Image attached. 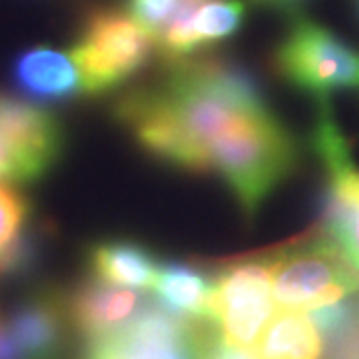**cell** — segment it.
<instances>
[{"instance_id": "obj_1", "label": "cell", "mask_w": 359, "mask_h": 359, "mask_svg": "<svg viewBox=\"0 0 359 359\" xmlns=\"http://www.w3.org/2000/svg\"><path fill=\"white\" fill-rule=\"evenodd\" d=\"M210 170L233 191L252 219L273 191L297 170L301 147L273 110H238L208 145Z\"/></svg>"}, {"instance_id": "obj_2", "label": "cell", "mask_w": 359, "mask_h": 359, "mask_svg": "<svg viewBox=\"0 0 359 359\" xmlns=\"http://www.w3.org/2000/svg\"><path fill=\"white\" fill-rule=\"evenodd\" d=\"M154 52V35L117 7H93L70 47L87 96L121 87L147 66Z\"/></svg>"}, {"instance_id": "obj_3", "label": "cell", "mask_w": 359, "mask_h": 359, "mask_svg": "<svg viewBox=\"0 0 359 359\" xmlns=\"http://www.w3.org/2000/svg\"><path fill=\"white\" fill-rule=\"evenodd\" d=\"M273 66L287 84L318 98L359 89V52L304 14L290 21L273 52Z\"/></svg>"}, {"instance_id": "obj_4", "label": "cell", "mask_w": 359, "mask_h": 359, "mask_svg": "<svg viewBox=\"0 0 359 359\" xmlns=\"http://www.w3.org/2000/svg\"><path fill=\"white\" fill-rule=\"evenodd\" d=\"M276 313L271 259L233 262L212 276L205 318L215 322L217 332L236 346L255 348Z\"/></svg>"}, {"instance_id": "obj_5", "label": "cell", "mask_w": 359, "mask_h": 359, "mask_svg": "<svg viewBox=\"0 0 359 359\" xmlns=\"http://www.w3.org/2000/svg\"><path fill=\"white\" fill-rule=\"evenodd\" d=\"M114 117L154 159L189 173H210L205 149L187 131L161 84L124 93L114 103Z\"/></svg>"}, {"instance_id": "obj_6", "label": "cell", "mask_w": 359, "mask_h": 359, "mask_svg": "<svg viewBox=\"0 0 359 359\" xmlns=\"http://www.w3.org/2000/svg\"><path fill=\"white\" fill-rule=\"evenodd\" d=\"M273 299L278 311L311 313L346 299L359 287V278L325 241L287 250L271 259Z\"/></svg>"}, {"instance_id": "obj_7", "label": "cell", "mask_w": 359, "mask_h": 359, "mask_svg": "<svg viewBox=\"0 0 359 359\" xmlns=\"http://www.w3.org/2000/svg\"><path fill=\"white\" fill-rule=\"evenodd\" d=\"M189 318L163 304H145L117 332L87 341L80 359H196Z\"/></svg>"}, {"instance_id": "obj_8", "label": "cell", "mask_w": 359, "mask_h": 359, "mask_svg": "<svg viewBox=\"0 0 359 359\" xmlns=\"http://www.w3.org/2000/svg\"><path fill=\"white\" fill-rule=\"evenodd\" d=\"M0 140L24 170L26 184L38 182L61 159L66 133L45 105L0 93Z\"/></svg>"}, {"instance_id": "obj_9", "label": "cell", "mask_w": 359, "mask_h": 359, "mask_svg": "<svg viewBox=\"0 0 359 359\" xmlns=\"http://www.w3.org/2000/svg\"><path fill=\"white\" fill-rule=\"evenodd\" d=\"M243 0H201L184 3L168 26L154 38L156 54L166 66H173L210 47L229 40L243 26Z\"/></svg>"}, {"instance_id": "obj_10", "label": "cell", "mask_w": 359, "mask_h": 359, "mask_svg": "<svg viewBox=\"0 0 359 359\" xmlns=\"http://www.w3.org/2000/svg\"><path fill=\"white\" fill-rule=\"evenodd\" d=\"M70 322L63 294L38 290L21 299L5 322L21 359H59Z\"/></svg>"}, {"instance_id": "obj_11", "label": "cell", "mask_w": 359, "mask_h": 359, "mask_svg": "<svg viewBox=\"0 0 359 359\" xmlns=\"http://www.w3.org/2000/svg\"><path fill=\"white\" fill-rule=\"evenodd\" d=\"M12 84L21 96L40 105H59L82 93L80 73L70 52L38 45L14 56L10 68Z\"/></svg>"}, {"instance_id": "obj_12", "label": "cell", "mask_w": 359, "mask_h": 359, "mask_svg": "<svg viewBox=\"0 0 359 359\" xmlns=\"http://www.w3.org/2000/svg\"><path fill=\"white\" fill-rule=\"evenodd\" d=\"M70 329L84 341H96L124 327L140 308L135 290L89 278L63 294Z\"/></svg>"}, {"instance_id": "obj_13", "label": "cell", "mask_w": 359, "mask_h": 359, "mask_svg": "<svg viewBox=\"0 0 359 359\" xmlns=\"http://www.w3.org/2000/svg\"><path fill=\"white\" fill-rule=\"evenodd\" d=\"M87 266L91 278L126 290H149L156 280L159 262L152 250L135 241L110 238L96 241L87 250Z\"/></svg>"}, {"instance_id": "obj_14", "label": "cell", "mask_w": 359, "mask_h": 359, "mask_svg": "<svg viewBox=\"0 0 359 359\" xmlns=\"http://www.w3.org/2000/svg\"><path fill=\"white\" fill-rule=\"evenodd\" d=\"M320 329L308 313L278 311L255 343V359H320Z\"/></svg>"}, {"instance_id": "obj_15", "label": "cell", "mask_w": 359, "mask_h": 359, "mask_svg": "<svg viewBox=\"0 0 359 359\" xmlns=\"http://www.w3.org/2000/svg\"><path fill=\"white\" fill-rule=\"evenodd\" d=\"M152 290L170 311L184 318H205L212 292V276L187 262H163L156 271Z\"/></svg>"}, {"instance_id": "obj_16", "label": "cell", "mask_w": 359, "mask_h": 359, "mask_svg": "<svg viewBox=\"0 0 359 359\" xmlns=\"http://www.w3.org/2000/svg\"><path fill=\"white\" fill-rule=\"evenodd\" d=\"M45 233L42 226L26 219L24 226L0 250V278H21L35 269L40 259Z\"/></svg>"}, {"instance_id": "obj_17", "label": "cell", "mask_w": 359, "mask_h": 359, "mask_svg": "<svg viewBox=\"0 0 359 359\" xmlns=\"http://www.w3.org/2000/svg\"><path fill=\"white\" fill-rule=\"evenodd\" d=\"M182 5L184 0H124V10L138 24L145 26L154 38L168 26V21L175 17Z\"/></svg>"}, {"instance_id": "obj_18", "label": "cell", "mask_w": 359, "mask_h": 359, "mask_svg": "<svg viewBox=\"0 0 359 359\" xmlns=\"http://www.w3.org/2000/svg\"><path fill=\"white\" fill-rule=\"evenodd\" d=\"M320 241H325L341 257V262L359 278V210L348 222H343L336 231L320 236Z\"/></svg>"}, {"instance_id": "obj_19", "label": "cell", "mask_w": 359, "mask_h": 359, "mask_svg": "<svg viewBox=\"0 0 359 359\" xmlns=\"http://www.w3.org/2000/svg\"><path fill=\"white\" fill-rule=\"evenodd\" d=\"M28 219L26 201L12 189L10 184L0 182V250H3L14 233L24 226Z\"/></svg>"}, {"instance_id": "obj_20", "label": "cell", "mask_w": 359, "mask_h": 359, "mask_svg": "<svg viewBox=\"0 0 359 359\" xmlns=\"http://www.w3.org/2000/svg\"><path fill=\"white\" fill-rule=\"evenodd\" d=\"M196 359H255L248 348H241L224 339L219 332L208 336L196 346Z\"/></svg>"}, {"instance_id": "obj_21", "label": "cell", "mask_w": 359, "mask_h": 359, "mask_svg": "<svg viewBox=\"0 0 359 359\" xmlns=\"http://www.w3.org/2000/svg\"><path fill=\"white\" fill-rule=\"evenodd\" d=\"M308 315H311V320L315 322V327L320 329L322 336H336L348 325L350 308L343 304V299H341V301H334V304L315 308V311H311Z\"/></svg>"}, {"instance_id": "obj_22", "label": "cell", "mask_w": 359, "mask_h": 359, "mask_svg": "<svg viewBox=\"0 0 359 359\" xmlns=\"http://www.w3.org/2000/svg\"><path fill=\"white\" fill-rule=\"evenodd\" d=\"M252 3L259 7H271V10H278V12H297L308 0H252Z\"/></svg>"}, {"instance_id": "obj_23", "label": "cell", "mask_w": 359, "mask_h": 359, "mask_svg": "<svg viewBox=\"0 0 359 359\" xmlns=\"http://www.w3.org/2000/svg\"><path fill=\"white\" fill-rule=\"evenodd\" d=\"M184 3H201V0H184Z\"/></svg>"}, {"instance_id": "obj_24", "label": "cell", "mask_w": 359, "mask_h": 359, "mask_svg": "<svg viewBox=\"0 0 359 359\" xmlns=\"http://www.w3.org/2000/svg\"><path fill=\"white\" fill-rule=\"evenodd\" d=\"M0 334H3V320H0Z\"/></svg>"}, {"instance_id": "obj_25", "label": "cell", "mask_w": 359, "mask_h": 359, "mask_svg": "<svg viewBox=\"0 0 359 359\" xmlns=\"http://www.w3.org/2000/svg\"><path fill=\"white\" fill-rule=\"evenodd\" d=\"M355 5H357V12H359V0H355Z\"/></svg>"}]
</instances>
